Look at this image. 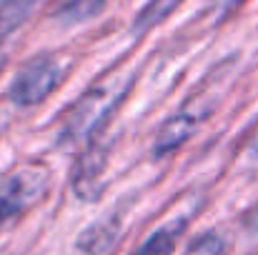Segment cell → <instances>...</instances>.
Returning a JSON list of instances; mask_svg holds the SVG:
<instances>
[{"label":"cell","mask_w":258,"mask_h":255,"mask_svg":"<svg viewBox=\"0 0 258 255\" xmlns=\"http://www.w3.org/2000/svg\"><path fill=\"white\" fill-rule=\"evenodd\" d=\"M50 190V173L43 165H20L0 175V225L28 213Z\"/></svg>","instance_id":"obj_3"},{"label":"cell","mask_w":258,"mask_h":255,"mask_svg":"<svg viewBox=\"0 0 258 255\" xmlns=\"http://www.w3.org/2000/svg\"><path fill=\"white\" fill-rule=\"evenodd\" d=\"M211 108L206 105H198V103H188L183 105L178 113H173L171 118H166L158 130H156V138H153V155L156 158H166L175 150H180L190 138L193 133L201 128V123L206 120Z\"/></svg>","instance_id":"obj_5"},{"label":"cell","mask_w":258,"mask_h":255,"mask_svg":"<svg viewBox=\"0 0 258 255\" xmlns=\"http://www.w3.org/2000/svg\"><path fill=\"white\" fill-rule=\"evenodd\" d=\"M0 135H3V120H0Z\"/></svg>","instance_id":"obj_15"},{"label":"cell","mask_w":258,"mask_h":255,"mask_svg":"<svg viewBox=\"0 0 258 255\" xmlns=\"http://www.w3.org/2000/svg\"><path fill=\"white\" fill-rule=\"evenodd\" d=\"M108 0H55L53 5V20L60 25H78L95 18Z\"/></svg>","instance_id":"obj_7"},{"label":"cell","mask_w":258,"mask_h":255,"mask_svg":"<svg viewBox=\"0 0 258 255\" xmlns=\"http://www.w3.org/2000/svg\"><path fill=\"white\" fill-rule=\"evenodd\" d=\"M40 3L43 0H0V45L28 23Z\"/></svg>","instance_id":"obj_8"},{"label":"cell","mask_w":258,"mask_h":255,"mask_svg":"<svg viewBox=\"0 0 258 255\" xmlns=\"http://www.w3.org/2000/svg\"><path fill=\"white\" fill-rule=\"evenodd\" d=\"M246 228H248V233H253L258 238V203L248 210V215H246Z\"/></svg>","instance_id":"obj_12"},{"label":"cell","mask_w":258,"mask_h":255,"mask_svg":"<svg viewBox=\"0 0 258 255\" xmlns=\"http://www.w3.org/2000/svg\"><path fill=\"white\" fill-rule=\"evenodd\" d=\"M110 148L98 135L88 140V145L78 153L71 168V190L81 203H93L100 198L105 188V168H108Z\"/></svg>","instance_id":"obj_4"},{"label":"cell","mask_w":258,"mask_h":255,"mask_svg":"<svg viewBox=\"0 0 258 255\" xmlns=\"http://www.w3.org/2000/svg\"><path fill=\"white\" fill-rule=\"evenodd\" d=\"M180 3H183V0H148V3L141 8V13L136 15L133 30H136L138 35L148 33L151 28H156L158 23H163Z\"/></svg>","instance_id":"obj_10"},{"label":"cell","mask_w":258,"mask_h":255,"mask_svg":"<svg viewBox=\"0 0 258 255\" xmlns=\"http://www.w3.org/2000/svg\"><path fill=\"white\" fill-rule=\"evenodd\" d=\"M223 248L226 243L218 233H203L188 245V255H221Z\"/></svg>","instance_id":"obj_11"},{"label":"cell","mask_w":258,"mask_h":255,"mask_svg":"<svg viewBox=\"0 0 258 255\" xmlns=\"http://www.w3.org/2000/svg\"><path fill=\"white\" fill-rule=\"evenodd\" d=\"M251 150H253V155H258V130L253 133V138H251Z\"/></svg>","instance_id":"obj_14"},{"label":"cell","mask_w":258,"mask_h":255,"mask_svg":"<svg viewBox=\"0 0 258 255\" xmlns=\"http://www.w3.org/2000/svg\"><path fill=\"white\" fill-rule=\"evenodd\" d=\"M120 218L118 215H105L95 223H90L86 230L78 235L76 248L83 255H105L120 238Z\"/></svg>","instance_id":"obj_6"},{"label":"cell","mask_w":258,"mask_h":255,"mask_svg":"<svg viewBox=\"0 0 258 255\" xmlns=\"http://www.w3.org/2000/svg\"><path fill=\"white\" fill-rule=\"evenodd\" d=\"M183 228H185V223L178 220V223H168V225L153 230V233L136 248L133 255H171L173 250H175V243H178Z\"/></svg>","instance_id":"obj_9"},{"label":"cell","mask_w":258,"mask_h":255,"mask_svg":"<svg viewBox=\"0 0 258 255\" xmlns=\"http://www.w3.org/2000/svg\"><path fill=\"white\" fill-rule=\"evenodd\" d=\"M68 70V63L60 55L53 53H40L30 58L13 78L8 88V98L18 108H30L43 103L58 85L63 83Z\"/></svg>","instance_id":"obj_2"},{"label":"cell","mask_w":258,"mask_h":255,"mask_svg":"<svg viewBox=\"0 0 258 255\" xmlns=\"http://www.w3.org/2000/svg\"><path fill=\"white\" fill-rule=\"evenodd\" d=\"M0 68H3V58H0Z\"/></svg>","instance_id":"obj_16"},{"label":"cell","mask_w":258,"mask_h":255,"mask_svg":"<svg viewBox=\"0 0 258 255\" xmlns=\"http://www.w3.org/2000/svg\"><path fill=\"white\" fill-rule=\"evenodd\" d=\"M133 83H136V75L131 70H115V73L103 75L98 83H93L63 115L58 143L63 145L83 143L98 135L108 125L113 113L120 108Z\"/></svg>","instance_id":"obj_1"},{"label":"cell","mask_w":258,"mask_h":255,"mask_svg":"<svg viewBox=\"0 0 258 255\" xmlns=\"http://www.w3.org/2000/svg\"><path fill=\"white\" fill-rule=\"evenodd\" d=\"M211 3V8L213 10H218V13H228L231 8H236L241 0H208Z\"/></svg>","instance_id":"obj_13"}]
</instances>
